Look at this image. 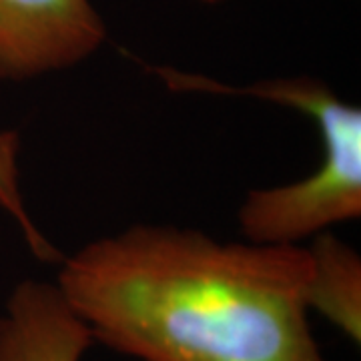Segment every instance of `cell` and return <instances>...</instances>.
<instances>
[{"instance_id":"cell-7","label":"cell","mask_w":361,"mask_h":361,"mask_svg":"<svg viewBox=\"0 0 361 361\" xmlns=\"http://www.w3.org/2000/svg\"><path fill=\"white\" fill-rule=\"evenodd\" d=\"M203 2H219V0H203Z\"/></svg>"},{"instance_id":"cell-1","label":"cell","mask_w":361,"mask_h":361,"mask_svg":"<svg viewBox=\"0 0 361 361\" xmlns=\"http://www.w3.org/2000/svg\"><path fill=\"white\" fill-rule=\"evenodd\" d=\"M56 289L92 341L141 361H327L310 249L139 225L63 257Z\"/></svg>"},{"instance_id":"cell-2","label":"cell","mask_w":361,"mask_h":361,"mask_svg":"<svg viewBox=\"0 0 361 361\" xmlns=\"http://www.w3.org/2000/svg\"><path fill=\"white\" fill-rule=\"evenodd\" d=\"M175 90L243 94L285 104L310 115L322 135L323 161L305 179L255 189L239 209V227L249 243L297 245L327 233L331 225L361 217V111L315 78H279L249 87L221 85L203 75L161 68Z\"/></svg>"},{"instance_id":"cell-6","label":"cell","mask_w":361,"mask_h":361,"mask_svg":"<svg viewBox=\"0 0 361 361\" xmlns=\"http://www.w3.org/2000/svg\"><path fill=\"white\" fill-rule=\"evenodd\" d=\"M18 155H20V139L16 133L2 130L0 133V207L11 215L14 223L25 237L26 245L32 255L47 263L63 261V255L51 241L40 233L35 225L28 209L25 205V197L20 191V169H18Z\"/></svg>"},{"instance_id":"cell-4","label":"cell","mask_w":361,"mask_h":361,"mask_svg":"<svg viewBox=\"0 0 361 361\" xmlns=\"http://www.w3.org/2000/svg\"><path fill=\"white\" fill-rule=\"evenodd\" d=\"M92 345L87 325L56 289L25 281L0 317V361H82Z\"/></svg>"},{"instance_id":"cell-3","label":"cell","mask_w":361,"mask_h":361,"mask_svg":"<svg viewBox=\"0 0 361 361\" xmlns=\"http://www.w3.org/2000/svg\"><path fill=\"white\" fill-rule=\"evenodd\" d=\"M104 39L90 0H0V78L25 80L75 66Z\"/></svg>"},{"instance_id":"cell-5","label":"cell","mask_w":361,"mask_h":361,"mask_svg":"<svg viewBox=\"0 0 361 361\" xmlns=\"http://www.w3.org/2000/svg\"><path fill=\"white\" fill-rule=\"evenodd\" d=\"M313 275L307 305L317 311L353 343L361 341L360 255L329 233L317 235L310 249Z\"/></svg>"}]
</instances>
